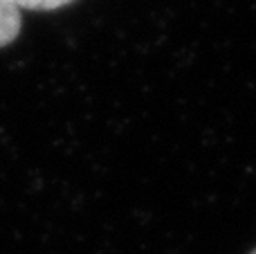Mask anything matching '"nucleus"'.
Listing matches in <instances>:
<instances>
[{
	"label": "nucleus",
	"mask_w": 256,
	"mask_h": 254,
	"mask_svg": "<svg viewBox=\"0 0 256 254\" xmlns=\"http://www.w3.org/2000/svg\"><path fill=\"white\" fill-rule=\"evenodd\" d=\"M20 32V9L12 0H0V48L9 45Z\"/></svg>",
	"instance_id": "obj_1"
},
{
	"label": "nucleus",
	"mask_w": 256,
	"mask_h": 254,
	"mask_svg": "<svg viewBox=\"0 0 256 254\" xmlns=\"http://www.w3.org/2000/svg\"><path fill=\"white\" fill-rule=\"evenodd\" d=\"M18 9H32V12H52V9L66 7L74 0H12Z\"/></svg>",
	"instance_id": "obj_2"
},
{
	"label": "nucleus",
	"mask_w": 256,
	"mask_h": 254,
	"mask_svg": "<svg viewBox=\"0 0 256 254\" xmlns=\"http://www.w3.org/2000/svg\"><path fill=\"white\" fill-rule=\"evenodd\" d=\"M252 254H256V250H254V252H252Z\"/></svg>",
	"instance_id": "obj_3"
}]
</instances>
